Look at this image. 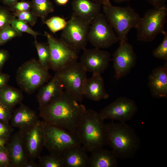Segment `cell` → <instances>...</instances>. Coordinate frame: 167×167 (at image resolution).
Segmentation results:
<instances>
[{
    "label": "cell",
    "instance_id": "1",
    "mask_svg": "<svg viewBox=\"0 0 167 167\" xmlns=\"http://www.w3.org/2000/svg\"><path fill=\"white\" fill-rule=\"evenodd\" d=\"M39 109L40 116L43 121L69 131H76L87 109L64 91L56 99Z\"/></svg>",
    "mask_w": 167,
    "mask_h": 167
},
{
    "label": "cell",
    "instance_id": "2",
    "mask_svg": "<svg viewBox=\"0 0 167 167\" xmlns=\"http://www.w3.org/2000/svg\"><path fill=\"white\" fill-rule=\"evenodd\" d=\"M107 143L118 159L133 157L139 150L140 138L135 131L125 122L106 124Z\"/></svg>",
    "mask_w": 167,
    "mask_h": 167
},
{
    "label": "cell",
    "instance_id": "3",
    "mask_svg": "<svg viewBox=\"0 0 167 167\" xmlns=\"http://www.w3.org/2000/svg\"><path fill=\"white\" fill-rule=\"evenodd\" d=\"M105 125L100 113L86 109L76 132L81 145L87 152L103 148L107 144Z\"/></svg>",
    "mask_w": 167,
    "mask_h": 167
},
{
    "label": "cell",
    "instance_id": "4",
    "mask_svg": "<svg viewBox=\"0 0 167 167\" xmlns=\"http://www.w3.org/2000/svg\"><path fill=\"white\" fill-rule=\"evenodd\" d=\"M103 10L120 43L127 41L128 33L132 28H136L140 19L139 14L129 6H115L110 2L103 5Z\"/></svg>",
    "mask_w": 167,
    "mask_h": 167
},
{
    "label": "cell",
    "instance_id": "5",
    "mask_svg": "<svg viewBox=\"0 0 167 167\" xmlns=\"http://www.w3.org/2000/svg\"><path fill=\"white\" fill-rule=\"evenodd\" d=\"M48 70L42 66L38 61L31 59L18 68L16 76L17 83L23 91L31 94L51 78Z\"/></svg>",
    "mask_w": 167,
    "mask_h": 167
},
{
    "label": "cell",
    "instance_id": "6",
    "mask_svg": "<svg viewBox=\"0 0 167 167\" xmlns=\"http://www.w3.org/2000/svg\"><path fill=\"white\" fill-rule=\"evenodd\" d=\"M42 125L44 147L49 153L61 155L69 148L81 145L76 131H69L44 121Z\"/></svg>",
    "mask_w": 167,
    "mask_h": 167
},
{
    "label": "cell",
    "instance_id": "7",
    "mask_svg": "<svg viewBox=\"0 0 167 167\" xmlns=\"http://www.w3.org/2000/svg\"><path fill=\"white\" fill-rule=\"evenodd\" d=\"M167 7L166 5L148 10L140 19L135 28L138 40L149 42L159 33L163 34L166 22Z\"/></svg>",
    "mask_w": 167,
    "mask_h": 167
},
{
    "label": "cell",
    "instance_id": "8",
    "mask_svg": "<svg viewBox=\"0 0 167 167\" xmlns=\"http://www.w3.org/2000/svg\"><path fill=\"white\" fill-rule=\"evenodd\" d=\"M87 72L79 62H73L56 71L55 75L63 86L65 91L81 102L87 78Z\"/></svg>",
    "mask_w": 167,
    "mask_h": 167
},
{
    "label": "cell",
    "instance_id": "9",
    "mask_svg": "<svg viewBox=\"0 0 167 167\" xmlns=\"http://www.w3.org/2000/svg\"><path fill=\"white\" fill-rule=\"evenodd\" d=\"M50 52L49 69L57 71L77 61V51L71 47L62 39L54 37L45 31Z\"/></svg>",
    "mask_w": 167,
    "mask_h": 167
},
{
    "label": "cell",
    "instance_id": "10",
    "mask_svg": "<svg viewBox=\"0 0 167 167\" xmlns=\"http://www.w3.org/2000/svg\"><path fill=\"white\" fill-rule=\"evenodd\" d=\"M90 24L88 40L95 48H107L119 41L116 34L104 13L98 14Z\"/></svg>",
    "mask_w": 167,
    "mask_h": 167
},
{
    "label": "cell",
    "instance_id": "11",
    "mask_svg": "<svg viewBox=\"0 0 167 167\" xmlns=\"http://www.w3.org/2000/svg\"><path fill=\"white\" fill-rule=\"evenodd\" d=\"M90 24L72 13L65 28L62 30L61 39L77 51L85 49Z\"/></svg>",
    "mask_w": 167,
    "mask_h": 167
},
{
    "label": "cell",
    "instance_id": "12",
    "mask_svg": "<svg viewBox=\"0 0 167 167\" xmlns=\"http://www.w3.org/2000/svg\"><path fill=\"white\" fill-rule=\"evenodd\" d=\"M138 108L133 100L126 97H119L101 110L100 113L104 120L111 119L126 122L137 112Z\"/></svg>",
    "mask_w": 167,
    "mask_h": 167
},
{
    "label": "cell",
    "instance_id": "13",
    "mask_svg": "<svg viewBox=\"0 0 167 167\" xmlns=\"http://www.w3.org/2000/svg\"><path fill=\"white\" fill-rule=\"evenodd\" d=\"M112 60L117 79L126 75L136 62V57L132 45L127 41L120 43L113 54Z\"/></svg>",
    "mask_w": 167,
    "mask_h": 167
},
{
    "label": "cell",
    "instance_id": "14",
    "mask_svg": "<svg viewBox=\"0 0 167 167\" xmlns=\"http://www.w3.org/2000/svg\"><path fill=\"white\" fill-rule=\"evenodd\" d=\"M19 131L29 159L38 158L44 147L42 121L38 120L29 128Z\"/></svg>",
    "mask_w": 167,
    "mask_h": 167
},
{
    "label": "cell",
    "instance_id": "15",
    "mask_svg": "<svg viewBox=\"0 0 167 167\" xmlns=\"http://www.w3.org/2000/svg\"><path fill=\"white\" fill-rule=\"evenodd\" d=\"M111 60L109 52L95 48L84 49L79 62L86 72L101 75L107 69Z\"/></svg>",
    "mask_w": 167,
    "mask_h": 167
},
{
    "label": "cell",
    "instance_id": "16",
    "mask_svg": "<svg viewBox=\"0 0 167 167\" xmlns=\"http://www.w3.org/2000/svg\"><path fill=\"white\" fill-rule=\"evenodd\" d=\"M6 147L11 167H23L29 159L19 131L11 135Z\"/></svg>",
    "mask_w": 167,
    "mask_h": 167
},
{
    "label": "cell",
    "instance_id": "17",
    "mask_svg": "<svg viewBox=\"0 0 167 167\" xmlns=\"http://www.w3.org/2000/svg\"><path fill=\"white\" fill-rule=\"evenodd\" d=\"M163 66L153 69L148 77V86L152 96L167 97V60Z\"/></svg>",
    "mask_w": 167,
    "mask_h": 167
},
{
    "label": "cell",
    "instance_id": "18",
    "mask_svg": "<svg viewBox=\"0 0 167 167\" xmlns=\"http://www.w3.org/2000/svg\"><path fill=\"white\" fill-rule=\"evenodd\" d=\"M38 120L35 111L21 103L12 113L10 123L12 127H16L21 132L30 128Z\"/></svg>",
    "mask_w": 167,
    "mask_h": 167
},
{
    "label": "cell",
    "instance_id": "19",
    "mask_svg": "<svg viewBox=\"0 0 167 167\" xmlns=\"http://www.w3.org/2000/svg\"><path fill=\"white\" fill-rule=\"evenodd\" d=\"M63 86L55 75L46 84L41 87L36 97L40 109L50 103L64 92Z\"/></svg>",
    "mask_w": 167,
    "mask_h": 167
},
{
    "label": "cell",
    "instance_id": "20",
    "mask_svg": "<svg viewBox=\"0 0 167 167\" xmlns=\"http://www.w3.org/2000/svg\"><path fill=\"white\" fill-rule=\"evenodd\" d=\"M101 5L91 0H73V13L90 24L93 19L100 12Z\"/></svg>",
    "mask_w": 167,
    "mask_h": 167
},
{
    "label": "cell",
    "instance_id": "21",
    "mask_svg": "<svg viewBox=\"0 0 167 167\" xmlns=\"http://www.w3.org/2000/svg\"><path fill=\"white\" fill-rule=\"evenodd\" d=\"M87 152L81 145L66 149L61 155L64 167H88L89 156Z\"/></svg>",
    "mask_w": 167,
    "mask_h": 167
},
{
    "label": "cell",
    "instance_id": "22",
    "mask_svg": "<svg viewBox=\"0 0 167 167\" xmlns=\"http://www.w3.org/2000/svg\"><path fill=\"white\" fill-rule=\"evenodd\" d=\"M84 97L98 101L108 99L109 95L106 92L103 79L101 75L93 73L92 77L87 79L84 90Z\"/></svg>",
    "mask_w": 167,
    "mask_h": 167
},
{
    "label": "cell",
    "instance_id": "23",
    "mask_svg": "<svg viewBox=\"0 0 167 167\" xmlns=\"http://www.w3.org/2000/svg\"><path fill=\"white\" fill-rule=\"evenodd\" d=\"M90 153L88 167H115L118 166V158L112 150L102 148Z\"/></svg>",
    "mask_w": 167,
    "mask_h": 167
},
{
    "label": "cell",
    "instance_id": "24",
    "mask_svg": "<svg viewBox=\"0 0 167 167\" xmlns=\"http://www.w3.org/2000/svg\"><path fill=\"white\" fill-rule=\"evenodd\" d=\"M23 99L21 91L7 84L0 90V102L11 111Z\"/></svg>",
    "mask_w": 167,
    "mask_h": 167
},
{
    "label": "cell",
    "instance_id": "25",
    "mask_svg": "<svg viewBox=\"0 0 167 167\" xmlns=\"http://www.w3.org/2000/svg\"><path fill=\"white\" fill-rule=\"evenodd\" d=\"M31 11L44 22L48 15L54 11V7L50 0H32Z\"/></svg>",
    "mask_w": 167,
    "mask_h": 167
},
{
    "label": "cell",
    "instance_id": "26",
    "mask_svg": "<svg viewBox=\"0 0 167 167\" xmlns=\"http://www.w3.org/2000/svg\"><path fill=\"white\" fill-rule=\"evenodd\" d=\"M38 158L39 167H64L61 155L50 153L49 155L40 156Z\"/></svg>",
    "mask_w": 167,
    "mask_h": 167
},
{
    "label": "cell",
    "instance_id": "27",
    "mask_svg": "<svg viewBox=\"0 0 167 167\" xmlns=\"http://www.w3.org/2000/svg\"><path fill=\"white\" fill-rule=\"evenodd\" d=\"M34 45L37 52L38 61L42 66L49 70V69L50 55L48 43H39L35 39Z\"/></svg>",
    "mask_w": 167,
    "mask_h": 167
},
{
    "label": "cell",
    "instance_id": "28",
    "mask_svg": "<svg viewBox=\"0 0 167 167\" xmlns=\"http://www.w3.org/2000/svg\"><path fill=\"white\" fill-rule=\"evenodd\" d=\"M10 25L19 32L27 33L32 35L35 39H36L38 35L41 34L32 30L28 24L15 17L10 22Z\"/></svg>",
    "mask_w": 167,
    "mask_h": 167
},
{
    "label": "cell",
    "instance_id": "29",
    "mask_svg": "<svg viewBox=\"0 0 167 167\" xmlns=\"http://www.w3.org/2000/svg\"><path fill=\"white\" fill-rule=\"evenodd\" d=\"M44 22L52 33H55L63 30L66 26L67 22L62 18L54 16L45 20Z\"/></svg>",
    "mask_w": 167,
    "mask_h": 167
},
{
    "label": "cell",
    "instance_id": "30",
    "mask_svg": "<svg viewBox=\"0 0 167 167\" xmlns=\"http://www.w3.org/2000/svg\"><path fill=\"white\" fill-rule=\"evenodd\" d=\"M22 33L18 31L11 25L0 31V46L15 37L21 36Z\"/></svg>",
    "mask_w": 167,
    "mask_h": 167
},
{
    "label": "cell",
    "instance_id": "31",
    "mask_svg": "<svg viewBox=\"0 0 167 167\" xmlns=\"http://www.w3.org/2000/svg\"><path fill=\"white\" fill-rule=\"evenodd\" d=\"M12 13L15 17L29 24L32 26L36 24L38 18L31 10L15 11Z\"/></svg>",
    "mask_w": 167,
    "mask_h": 167
},
{
    "label": "cell",
    "instance_id": "32",
    "mask_svg": "<svg viewBox=\"0 0 167 167\" xmlns=\"http://www.w3.org/2000/svg\"><path fill=\"white\" fill-rule=\"evenodd\" d=\"M164 37L161 43L152 52L155 57L162 60H167V32L165 31L163 33Z\"/></svg>",
    "mask_w": 167,
    "mask_h": 167
},
{
    "label": "cell",
    "instance_id": "33",
    "mask_svg": "<svg viewBox=\"0 0 167 167\" xmlns=\"http://www.w3.org/2000/svg\"><path fill=\"white\" fill-rule=\"evenodd\" d=\"M7 7L0 6V31L10 25V22L14 16Z\"/></svg>",
    "mask_w": 167,
    "mask_h": 167
},
{
    "label": "cell",
    "instance_id": "34",
    "mask_svg": "<svg viewBox=\"0 0 167 167\" xmlns=\"http://www.w3.org/2000/svg\"><path fill=\"white\" fill-rule=\"evenodd\" d=\"M8 8L11 11L13 12L31 10L32 3L31 2L24 0L19 2L18 1Z\"/></svg>",
    "mask_w": 167,
    "mask_h": 167
},
{
    "label": "cell",
    "instance_id": "35",
    "mask_svg": "<svg viewBox=\"0 0 167 167\" xmlns=\"http://www.w3.org/2000/svg\"><path fill=\"white\" fill-rule=\"evenodd\" d=\"M13 129L9 124L0 120V138L9 140L13 133Z\"/></svg>",
    "mask_w": 167,
    "mask_h": 167
},
{
    "label": "cell",
    "instance_id": "36",
    "mask_svg": "<svg viewBox=\"0 0 167 167\" xmlns=\"http://www.w3.org/2000/svg\"><path fill=\"white\" fill-rule=\"evenodd\" d=\"M12 111L0 102V120L10 124Z\"/></svg>",
    "mask_w": 167,
    "mask_h": 167
},
{
    "label": "cell",
    "instance_id": "37",
    "mask_svg": "<svg viewBox=\"0 0 167 167\" xmlns=\"http://www.w3.org/2000/svg\"><path fill=\"white\" fill-rule=\"evenodd\" d=\"M0 167H11L6 147L0 148Z\"/></svg>",
    "mask_w": 167,
    "mask_h": 167
},
{
    "label": "cell",
    "instance_id": "38",
    "mask_svg": "<svg viewBox=\"0 0 167 167\" xmlns=\"http://www.w3.org/2000/svg\"><path fill=\"white\" fill-rule=\"evenodd\" d=\"M9 57L10 54L7 50L0 49V72H2L4 65Z\"/></svg>",
    "mask_w": 167,
    "mask_h": 167
},
{
    "label": "cell",
    "instance_id": "39",
    "mask_svg": "<svg viewBox=\"0 0 167 167\" xmlns=\"http://www.w3.org/2000/svg\"><path fill=\"white\" fill-rule=\"evenodd\" d=\"M10 78V76L8 74L0 72V90L7 84Z\"/></svg>",
    "mask_w": 167,
    "mask_h": 167
},
{
    "label": "cell",
    "instance_id": "40",
    "mask_svg": "<svg viewBox=\"0 0 167 167\" xmlns=\"http://www.w3.org/2000/svg\"><path fill=\"white\" fill-rule=\"evenodd\" d=\"M154 7H160L165 5L167 0H147Z\"/></svg>",
    "mask_w": 167,
    "mask_h": 167
},
{
    "label": "cell",
    "instance_id": "41",
    "mask_svg": "<svg viewBox=\"0 0 167 167\" xmlns=\"http://www.w3.org/2000/svg\"><path fill=\"white\" fill-rule=\"evenodd\" d=\"M23 167H39V165L33 160H29L24 164Z\"/></svg>",
    "mask_w": 167,
    "mask_h": 167
},
{
    "label": "cell",
    "instance_id": "42",
    "mask_svg": "<svg viewBox=\"0 0 167 167\" xmlns=\"http://www.w3.org/2000/svg\"><path fill=\"white\" fill-rule=\"evenodd\" d=\"M0 1L6 6L9 7L18 0H0Z\"/></svg>",
    "mask_w": 167,
    "mask_h": 167
},
{
    "label": "cell",
    "instance_id": "43",
    "mask_svg": "<svg viewBox=\"0 0 167 167\" xmlns=\"http://www.w3.org/2000/svg\"><path fill=\"white\" fill-rule=\"evenodd\" d=\"M69 0H55L56 3L60 6H64L69 2Z\"/></svg>",
    "mask_w": 167,
    "mask_h": 167
},
{
    "label": "cell",
    "instance_id": "44",
    "mask_svg": "<svg viewBox=\"0 0 167 167\" xmlns=\"http://www.w3.org/2000/svg\"><path fill=\"white\" fill-rule=\"evenodd\" d=\"M8 140L0 138V148L6 147Z\"/></svg>",
    "mask_w": 167,
    "mask_h": 167
},
{
    "label": "cell",
    "instance_id": "45",
    "mask_svg": "<svg viewBox=\"0 0 167 167\" xmlns=\"http://www.w3.org/2000/svg\"><path fill=\"white\" fill-rule=\"evenodd\" d=\"M93 2L101 5H104L110 2V0H91Z\"/></svg>",
    "mask_w": 167,
    "mask_h": 167
},
{
    "label": "cell",
    "instance_id": "46",
    "mask_svg": "<svg viewBox=\"0 0 167 167\" xmlns=\"http://www.w3.org/2000/svg\"><path fill=\"white\" fill-rule=\"evenodd\" d=\"M113 0L114 2H116L119 3H121V2H126V1H129L131 0Z\"/></svg>",
    "mask_w": 167,
    "mask_h": 167
}]
</instances>
